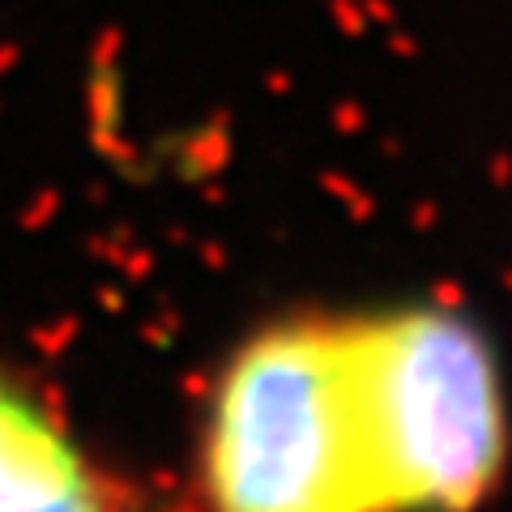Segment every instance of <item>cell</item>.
<instances>
[{"instance_id": "3", "label": "cell", "mask_w": 512, "mask_h": 512, "mask_svg": "<svg viewBox=\"0 0 512 512\" xmlns=\"http://www.w3.org/2000/svg\"><path fill=\"white\" fill-rule=\"evenodd\" d=\"M0 512H141L56 402L0 367Z\"/></svg>"}, {"instance_id": "1", "label": "cell", "mask_w": 512, "mask_h": 512, "mask_svg": "<svg viewBox=\"0 0 512 512\" xmlns=\"http://www.w3.org/2000/svg\"><path fill=\"white\" fill-rule=\"evenodd\" d=\"M192 478L201 512H397L363 308L248 333L210 384Z\"/></svg>"}, {"instance_id": "2", "label": "cell", "mask_w": 512, "mask_h": 512, "mask_svg": "<svg viewBox=\"0 0 512 512\" xmlns=\"http://www.w3.org/2000/svg\"><path fill=\"white\" fill-rule=\"evenodd\" d=\"M397 512H478L508 470V389L483 329L444 303L363 308Z\"/></svg>"}]
</instances>
